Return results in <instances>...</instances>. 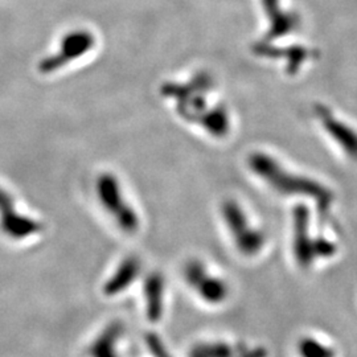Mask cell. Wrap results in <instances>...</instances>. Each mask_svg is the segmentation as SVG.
<instances>
[{
  "instance_id": "obj_10",
  "label": "cell",
  "mask_w": 357,
  "mask_h": 357,
  "mask_svg": "<svg viewBox=\"0 0 357 357\" xmlns=\"http://www.w3.org/2000/svg\"><path fill=\"white\" fill-rule=\"evenodd\" d=\"M270 352L264 345H249L243 342L231 343L213 339L200 340L191 345L187 357H268Z\"/></svg>"
},
{
  "instance_id": "obj_7",
  "label": "cell",
  "mask_w": 357,
  "mask_h": 357,
  "mask_svg": "<svg viewBox=\"0 0 357 357\" xmlns=\"http://www.w3.org/2000/svg\"><path fill=\"white\" fill-rule=\"evenodd\" d=\"M315 118L318 119L323 131L344 155L357 160V131L344 119L333 113L330 106L318 103L314 109Z\"/></svg>"
},
{
  "instance_id": "obj_5",
  "label": "cell",
  "mask_w": 357,
  "mask_h": 357,
  "mask_svg": "<svg viewBox=\"0 0 357 357\" xmlns=\"http://www.w3.org/2000/svg\"><path fill=\"white\" fill-rule=\"evenodd\" d=\"M97 195L100 203L107 211V213L114 218L119 229L123 230L128 234H134L139 230V215L125 199L119 180L113 174L105 172L98 176Z\"/></svg>"
},
{
  "instance_id": "obj_2",
  "label": "cell",
  "mask_w": 357,
  "mask_h": 357,
  "mask_svg": "<svg viewBox=\"0 0 357 357\" xmlns=\"http://www.w3.org/2000/svg\"><path fill=\"white\" fill-rule=\"evenodd\" d=\"M291 250L296 265L310 270L318 261L331 259L339 248L331 238L320 234L314 236L311 229V213L306 205H296L291 215Z\"/></svg>"
},
{
  "instance_id": "obj_15",
  "label": "cell",
  "mask_w": 357,
  "mask_h": 357,
  "mask_svg": "<svg viewBox=\"0 0 357 357\" xmlns=\"http://www.w3.org/2000/svg\"><path fill=\"white\" fill-rule=\"evenodd\" d=\"M125 324L121 320L109 323L89 347L90 357H119L118 344L125 335Z\"/></svg>"
},
{
  "instance_id": "obj_17",
  "label": "cell",
  "mask_w": 357,
  "mask_h": 357,
  "mask_svg": "<svg viewBox=\"0 0 357 357\" xmlns=\"http://www.w3.org/2000/svg\"><path fill=\"white\" fill-rule=\"evenodd\" d=\"M298 355L301 357H336V349L331 345L324 344L314 336H303L296 344Z\"/></svg>"
},
{
  "instance_id": "obj_9",
  "label": "cell",
  "mask_w": 357,
  "mask_h": 357,
  "mask_svg": "<svg viewBox=\"0 0 357 357\" xmlns=\"http://www.w3.org/2000/svg\"><path fill=\"white\" fill-rule=\"evenodd\" d=\"M0 229L13 240H24L41 231L43 225L36 220L19 213L15 208L13 195L0 187Z\"/></svg>"
},
{
  "instance_id": "obj_18",
  "label": "cell",
  "mask_w": 357,
  "mask_h": 357,
  "mask_svg": "<svg viewBox=\"0 0 357 357\" xmlns=\"http://www.w3.org/2000/svg\"><path fill=\"white\" fill-rule=\"evenodd\" d=\"M144 343L146 347L149 348L150 354L153 357H172L169 354V351L167 349L165 342L162 340V337L155 333V332H149L144 335Z\"/></svg>"
},
{
  "instance_id": "obj_12",
  "label": "cell",
  "mask_w": 357,
  "mask_h": 357,
  "mask_svg": "<svg viewBox=\"0 0 357 357\" xmlns=\"http://www.w3.org/2000/svg\"><path fill=\"white\" fill-rule=\"evenodd\" d=\"M146 317L151 323H159L165 315L166 280L162 273L153 271L143 282Z\"/></svg>"
},
{
  "instance_id": "obj_14",
  "label": "cell",
  "mask_w": 357,
  "mask_h": 357,
  "mask_svg": "<svg viewBox=\"0 0 357 357\" xmlns=\"http://www.w3.org/2000/svg\"><path fill=\"white\" fill-rule=\"evenodd\" d=\"M141 259L137 255H128L118 265L109 281L103 284V294L106 296H115L126 291L141 275Z\"/></svg>"
},
{
  "instance_id": "obj_8",
  "label": "cell",
  "mask_w": 357,
  "mask_h": 357,
  "mask_svg": "<svg viewBox=\"0 0 357 357\" xmlns=\"http://www.w3.org/2000/svg\"><path fill=\"white\" fill-rule=\"evenodd\" d=\"M93 47H94V36L90 32L86 31L72 32L66 38H63L59 52L40 61L38 70L43 75L54 73L63 69L65 65L72 63L73 60L79 59L82 54L88 53Z\"/></svg>"
},
{
  "instance_id": "obj_3",
  "label": "cell",
  "mask_w": 357,
  "mask_h": 357,
  "mask_svg": "<svg viewBox=\"0 0 357 357\" xmlns=\"http://www.w3.org/2000/svg\"><path fill=\"white\" fill-rule=\"evenodd\" d=\"M215 88L213 77L200 72L187 82H166L162 85L163 97L175 102L180 118L196 125L199 119L212 107L208 105V94Z\"/></svg>"
},
{
  "instance_id": "obj_1",
  "label": "cell",
  "mask_w": 357,
  "mask_h": 357,
  "mask_svg": "<svg viewBox=\"0 0 357 357\" xmlns=\"http://www.w3.org/2000/svg\"><path fill=\"white\" fill-rule=\"evenodd\" d=\"M250 172L270 190L284 197H301L312 202L320 217H328L335 202L333 192L318 180L294 172L273 155L253 151L248 156Z\"/></svg>"
},
{
  "instance_id": "obj_11",
  "label": "cell",
  "mask_w": 357,
  "mask_h": 357,
  "mask_svg": "<svg viewBox=\"0 0 357 357\" xmlns=\"http://www.w3.org/2000/svg\"><path fill=\"white\" fill-rule=\"evenodd\" d=\"M262 4L270 23L264 41L271 43L274 40L289 36L298 29L301 24L299 16L295 13L283 11L280 6V0H262Z\"/></svg>"
},
{
  "instance_id": "obj_16",
  "label": "cell",
  "mask_w": 357,
  "mask_h": 357,
  "mask_svg": "<svg viewBox=\"0 0 357 357\" xmlns=\"http://www.w3.org/2000/svg\"><path fill=\"white\" fill-rule=\"evenodd\" d=\"M196 125L203 128V131L206 132L209 137L216 138V139L227 138L231 131V119H230L229 112L221 103L213 105L199 119V122Z\"/></svg>"
},
{
  "instance_id": "obj_6",
  "label": "cell",
  "mask_w": 357,
  "mask_h": 357,
  "mask_svg": "<svg viewBox=\"0 0 357 357\" xmlns=\"http://www.w3.org/2000/svg\"><path fill=\"white\" fill-rule=\"evenodd\" d=\"M183 280L200 301L209 306H220L229 298V283L211 273L203 259H188L183 266Z\"/></svg>"
},
{
  "instance_id": "obj_4",
  "label": "cell",
  "mask_w": 357,
  "mask_h": 357,
  "mask_svg": "<svg viewBox=\"0 0 357 357\" xmlns=\"http://www.w3.org/2000/svg\"><path fill=\"white\" fill-rule=\"evenodd\" d=\"M220 215L240 255L246 258H255L265 250L268 245L266 233L255 227L240 202L236 199H225L220 206Z\"/></svg>"
},
{
  "instance_id": "obj_13",
  "label": "cell",
  "mask_w": 357,
  "mask_h": 357,
  "mask_svg": "<svg viewBox=\"0 0 357 357\" xmlns=\"http://www.w3.org/2000/svg\"><path fill=\"white\" fill-rule=\"evenodd\" d=\"M255 52L258 56L266 57V59H277L286 61V73L294 76L299 73L302 69V65L307 63L312 52L305 47H290V48H275L268 41H261L255 47Z\"/></svg>"
}]
</instances>
